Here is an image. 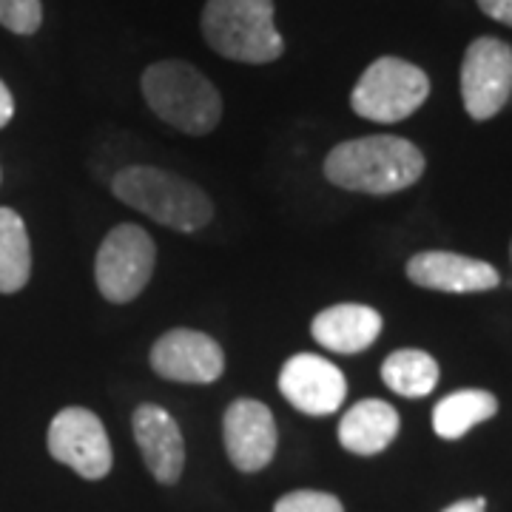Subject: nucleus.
Wrapping results in <instances>:
<instances>
[{
  "label": "nucleus",
  "instance_id": "1",
  "mask_svg": "<svg viewBox=\"0 0 512 512\" xmlns=\"http://www.w3.org/2000/svg\"><path fill=\"white\" fill-rule=\"evenodd\" d=\"M424 174V154L404 137L376 134L336 146L325 160V177L336 188L359 194H396Z\"/></svg>",
  "mask_w": 512,
  "mask_h": 512
},
{
  "label": "nucleus",
  "instance_id": "2",
  "mask_svg": "<svg viewBox=\"0 0 512 512\" xmlns=\"http://www.w3.org/2000/svg\"><path fill=\"white\" fill-rule=\"evenodd\" d=\"M143 97L151 111L183 134H211L222 120L217 86L185 60H160L143 72Z\"/></svg>",
  "mask_w": 512,
  "mask_h": 512
},
{
  "label": "nucleus",
  "instance_id": "3",
  "mask_svg": "<svg viewBox=\"0 0 512 512\" xmlns=\"http://www.w3.org/2000/svg\"><path fill=\"white\" fill-rule=\"evenodd\" d=\"M111 191L120 202L180 234H194L214 217V205L202 188L154 165L123 168L111 180Z\"/></svg>",
  "mask_w": 512,
  "mask_h": 512
},
{
  "label": "nucleus",
  "instance_id": "4",
  "mask_svg": "<svg viewBox=\"0 0 512 512\" xmlns=\"http://www.w3.org/2000/svg\"><path fill=\"white\" fill-rule=\"evenodd\" d=\"M202 35L217 55L237 63H271L285 52L274 26V0H208Z\"/></svg>",
  "mask_w": 512,
  "mask_h": 512
},
{
  "label": "nucleus",
  "instance_id": "5",
  "mask_svg": "<svg viewBox=\"0 0 512 512\" xmlns=\"http://www.w3.org/2000/svg\"><path fill=\"white\" fill-rule=\"evenodd\" d=\"M427 94L430 80L419 66L402 57H379L359 77L350 94V106L373 123H399L421 109Z\"/></svg>",
  "mask_w": 512,
  "mask_h": 512
},
{
  "label": "nucleus",
  "instance_id": "6",
  "mask_svg": "<svg viewBox=\"0 0 512 512\" xmlns=\"http://www.w3.org/2000/svg\"><path fill=\"white\" fill-rule=\"evenodd\" d=\"M157 248L140 225L123 222L111 228L97 259H94V282L114 305H126L146 291L148 279L154 274Z\"/></svg>",
  "mask_w": 512,
  "mask_h": 512
},
{
  "label": "nucleus",
  "instance_id": "7",
  "mask_svg": "<svg viewBox=\"0 0 512 512\" xmlns=\"http://www.w3.org/2000/svg\"><path fill=\"white\" fill-rule=\"evenodd\" d=\"M512 94V49L498 37H478L461 63V100L473 120H490Z\"/></svg>",
  "mask_w": 512,
  "mask_h": 512
},
{
  "label": "nucleus",
  "instance_id": "8",
  "mask_svg": "<svg viewBox=\"0 0 512 512\" xmlns=\"http://www.w3.org/2000/svg\"><path fill=\"white\" fill-rule=\"evenodd\" d=\"M49 453L77 476L97 481L111 470V441L103 421L86 407H63L49 424Z\"/></svg>",
  "mask_w": 512,
  "mask_h": 512
},
{
  "label": "nucleus",
  "instance_id": "9",
  "mask_svg": "<svg viewBox=\"0 0 512 512\" xmlns=\"http://www.w3.org/2000/svg\"><path fill=\"white\" fill-rule=\"evenodd\" d=\"M151 367L160 379L183 384L217 382L225 370L220 342L200 330L177 328L163 333L151 348Z\"/></svg>",
  "mask_w": 512,
  "mask_h": 512
},
{
  "label": "nucleus",
  "instance_id": "10",
  "mask_svg": "<svg viewBox=\"0 0 512 512\" xmlns=\"http://www.w3.org/2000/svg\"><path fill=\"white\" fill-rule=\"evenodd\" d=\"M279 393L308 416L336 413L348 396V379L336 365L313 353H296L279 370Z\"/></svg>",
  "mask_w": 512,
  "mask_h": 512
},
{
  "label": "nucleus",
  "instance_id": "11",
  "mask_svg": "<svg viewBox=\"0 0 512 512\" xmlns=\"http://www.w3.org/2000/svg\"><path fill=\"white\" fill-rule=\"evenodd\" d=\"M222 439L231 464L242 473H259L276 453V421L271 407L256 399H237L225 410Z\"/></svg>",
  "mask_w": 512,
  "mask_h": 512
},
{
  "label": "nucleus",
  "instance_id": "12",
  "mask_svg": "<svg viewBox=\"0 0 512 512\" xmlns=\"http://www.w3.org/2000/svg\"><path fill=\"white\" fill-rule=\"evenodd\" d=\"M131 427L151 476L160 484H177L185 467V441L174 416L160 404H140Z\"/></svg>",
  "mask_w": 512,
  "mask_h": 512
},
{
  "label": "nucleus",
  "instance_id": "13",
  "mask_svg": "<svg viewBox=\"0 0 512 512\" xmlns=\"http://www.w3.org/2000/svg\"><path fill=\"white\" fill-rule=\"evenodd\" d=\"M407 276L419 288L441 293H478L498 288L501 276L490 262L450 251H424L407 262Z\"/></svg>",
  "mask_w": 512,
  "mask_h": 512
},
{
  "label": "nucleus",
  "instance_id": "14",
  "mask_svg": "<svg viewBox=\"0 0 512 512\" xmlns=\"http://www.w3.org/2000/svg\"><path fill=\"white\" fill-rule=\"evenodd\" d=\"M311 333L325 350L353 356L379 339L382 316L367 305H333L328 311L313 316Z\"/></svg>",
  "mask_w": 512,
  "mask_h": 512
},
{
  "label": "nucleus",
  "instance_id": "15",
  "mask_svg": "<svg viewBox=\"0 0 512 512\" xmlns=\"http://www.w3.org/2000/svg\"><path fill=\"white\" fill-rule=\"evenodd\" d=\"M399 413L393 404L382 399H365L353 404L342 416L339 424V441L348 453L356 456H376L387 450L399 436Z\"/></svg>",
  "mask_w": 512,
  "mask_h": 512
},
{
  "label": "nucleus",
  "instance_id": "16",
  "mask_svg": "<svg viewBox=\"0 0 512 512\" xmlns=\"http://www.w3.org/2000/svg\"><path fill=\"white\" fill-rule=\"evenodd\" d=\"M498 413V399L487 390H458L444 396L433 410V430L441 439L456 441L467 436L476 424L493 419Z\"/></svg>",
  "mask_w": 512,
  "mask_h": 512
},
{
  "label": "nucleus",
  "instance_id": "17",
  "mask_svg": "<svg viewBox=\"0 0 512 512\" xmlns=\"http://www.w3.org/2000/svg\"><path fill=\"white\" fill-rule=\"evenodd\" d=\"M382 379L393 393L419 399V396L433 393V387L439 384V362L424 350H396L384 359Z\"/></svg>",
  "mask_w": 512,
  "mask_h": 512
},
{
  "label": "nucleus",
  "instance_id": "18",
  "mask_svg": "<svg viewBox=\"0 0 512 512\" xmlns=\"http://www.w3.org/2000/svg\"><path fill=\"white\" fill-rule=\"evenodd\" d=\"M32 274L26 225L12 208H0V293H18Z\"/></svg>",
  "mask_w": 512,
  "mask_h": 512
},
{
  "label": "nucleus",
  "instance_id": "19",
  "mask_svg": "<svg viewBox=\"0 0 512 512\" xmlns=\"http://www.w3.org/2000/svg\"><path fill=\"white\" fill-rule=\"evenodd\" d=\"M43 23L40 0H0V26L15 35H35Z\"/></svg>",
  "mask_w": 512,
  "mask_h": 512
},
{
  "label": "nucleus",
  "instance_id": "20",
  "mask_svg": "<svg viewBox=\"0 0 512 512\" xmlns=\"http://www.w3.org/2000/svg\"><path fill=\"white\" fill-rule=\"evenodd\" d=\"M274 512H345L342 501L330 493H316V490H296V493L282 495L276 501Z\"/></svg>",
  "mask_w": 512,
  "mask_h": 512
},
{
  "label": "nucleus",
  "instance_id": "21",
  "mask_svg": "<svg viewBox=\"0 0 512 512\" xmlns=\"http://www.w3.org/2000/svg\"><path fill=\"white\" fill-rule=\"evenodd\" d=\"M478 6H481L484 15L512 26V0H478Z\"/></svg>",
  "mask_w": 512,
  "mask_h": 512
},
{
  "label": "nucleus",
  "instance_id": "22",
  "mask_svg": "<svg viewBox=\"0 0 512 512\" xmlns=\"http://www.w3.org/2000/svg\"><path fill=\"white\" fill-rule=\"evenodd\" d=\"M15 114V100H12V92L6 89V83L0 80V128L6 126Z\"/></svg>",
  "mask_w": 512,
  "mask_h": 512
},
{
  "label": "nucleus",
  "instance_id": "23",
  "mask_svg": "<svg viewBox=\"0 0 512 512\" xmlns=\"http://www.w3.org/2000/svg\"><path fill=\"white\" fill-rule=\"evenodd\" d=\"M444 512H487V504H484V498H467V501L450 504Z\"/></svg>",
  "mask_w": 512,
  "mask_h": 512
}]
</instances>
